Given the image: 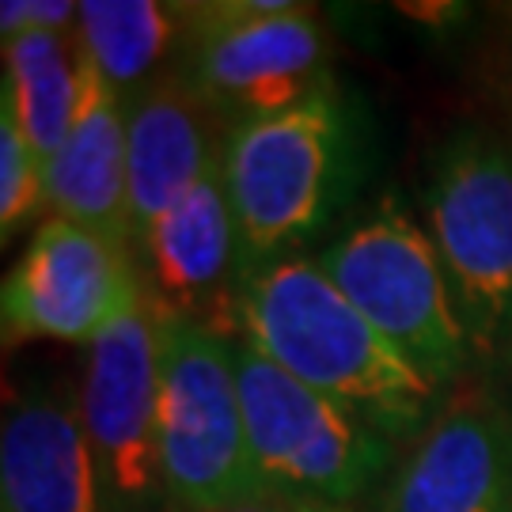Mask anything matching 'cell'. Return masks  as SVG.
I'll use <instances>...</instances> for the list:
<instances>
[{
    "instance_id": "5bb4252c",
    "label": "cell",
    "mask_w": 512,
    "mask_h": 512,
    "mask_svg": "<svg viewBox=\"0 0 512 512\" xmlns=\"http://www.w3.org/2000/svg\"><path fill=\"white\" fill-rule=\"evenodd\" d=\"M4 512H107L80 410L35 387L8 406L0 433Z\"/></svg>"
},
{
    "instance_id": "5b68a950",
    "label": "cell",
    "mask_w": 512,
    "mask_h": 512,
    "mask_svg": "<svg viewBox=\"0 0 512 512\" xmlns=\"http://www.w3.org/2000/svg\"><path fill=\"white\" fill-rule=\"evenodd\" d=\"M425 232L478 357L512 346V141L459 126L433 156Z\"/></svg>"
},
{
    "instance_id": "4fadbf2b",
    "label": "cell",
    "mask_w": 512,
    "mask_h": 512,
    "mask_svg": "<svg viewBox=\"0 0 512 512\" xmlns=\"http://www.w3.org/2000/svg\"><path fill=\"white\" fill-rule=\"evenodd\" d=\"M126 118L129 99L84 61V88L73 126L46 160V209L50 217L73 220L133 247Z\"/></svg>"
},
{
    "instance_id": "6da1fadb",
    "label": "cell",
    "mask_w": 512,
    "mask_h": 512,
    "mask_svg": "<svg viewBox=\"0 0 512 512\" xmlns=\"http://www.w3.org/2000/svg\"><path fill=\"white\" fill-rule=\"evenodd\" d=\"M236 338L391 440L418 437L444 410V391L410 365L315 258H281L247 277Z\"/></svg>"
},
{
    "instance_id": "2e32d148",
    "label": "cell",
    "mask_w": 512,
    "mask_h": 512,
    "mask_svg": "<svg viewBox=\"0 0 512 512\" xmlns=\"http://www.w3.org/2000/svg\"><path fill=\"white\" fill-rule=\"evenodd\" d=\"M186 8L156 0H84L76 46L114 92L133 99L156 80L164 57L183 46Z\"/></svg>"
},
{
    "instance_id": "8992f818",
    "label": "cell",
    "mask_w": 512,
    "mask_h": 512,
    "mask_svg": "<svg viewBox=\"0 0 512 512\" xmlns=\"http://www.w3.org/2000/svg\"><path fill=\"white\" fill-rule=\"evenodd\" d=\"M315 262L349 304L429 380L448 387L467 372L475 346L463 327L444 262L429 232L395 202L376 205L327 243Z\"/></svg>"
},
{
    "instance_id": "7c38bea8",
    "label": "cell",
    "mask_w": 512,
    "mask_h": 512,
    "mask_svg": "<svg viewBox=\"0 0 512 512\" xmlns=\"http://www.w3.org/2000/svg\"><path fill=\"white\" fill-rule=\"evenodd\" d=\"M129 220L133 251L171 205L224 156L228 126L179 69L129 99Z\"/></svg>"
},
{
    "instance_id": "277c9868",
    "label": "cell",
    "mask_w": 512,
    "mask_h": 512,
    "mask_svg": "<svg viewBox=\"0 0 512 512\" xmlns=\"http://www.w3.org/2000/svg\"><path fill=\"white\" fill-rule=\"evenodd\" d=\"M156 448L167 512H220L262 494L243 425L236 334L160 311Z\"/></svg>"
},
{
    "instance_id": "ba28073f",
    "label": "cell",
    "mask_w": 512,
    "mask_h": 512,
    "mask_svg": "<svg viewBox=\"0 0 512 512\" xmlns=\"http://www.w3.org/2000/svg\"><path fill=\"white\" fill-rule=\"evenodd\" d=\"M160 311L148 293L88 346L80 425L107 512H167L160 448Z\"/></svg>"
},
{
    "instance_id": "8fae6325",
    "label": "cell",
    "mask_w": 512,
    "mask_h": 512,
    "mask_svg": "<svg viewBox=\"0 0 512 512\" xmlns=\"http://www.w3.org/2000/svg\"><path fill=\"white\" fill-rule=\"evenodd\" d=\"M380 512H512V406L467 395L414 437Z\"/></svg>"
},
{
    "instance_id": "52a82bcc",
    "label": "cell",
    "mask_w": 512,
    "mask_h": 512,
    "mask_svg": "<svg viewBox=\"0 0 512 512\" xmlns=\"http://www.w3.org/2000/svg\"><path fill=\"white\" fill-rule=\"evenodd\" d=\"M179 73L220 114L228 133L296 107L327 76V35L315 12L281 0L186 8Z\"/></svg>"
},
{
    "instance_id": "30bf717a",
    "label": "cell",
    "mask_w": 512,
    "mask_h": 512,
    "mask_svg": "<svg viewBox=\"0 0 512 512\" xmlns=\"http://www.w3.org/2000/svg\"><path fill=\"white\" fill-rule=\"evenodd\" d=\"M137 266L148 300L164 315L220 334H228V323L236 327L247 270L224 183V156L137 239Z\"/></svg>"
},
{
    "instance_id": "9a60e30c",
    "label": "cell",
    "mask_w": 512,
    "mask_h": 512,
    "mask_svg": "<svg viewBox=\"0 0 512 512\" xmlns=\"http://www.w3.org/2000/svg\"><path fill=\"white\" fill-rule=\"evenodd\" d=\"M84 88V54L76 35L23 31L4 42V92L8 110L42 160H50L73 126Z\"/></svg>"
},
{
    "instance_id": "9c48e42d",
    "label": "cell",
    "mask_w": 512,
    "mask_h": 512,
    "mask_svg": "<svg viewBox=\"0 0 512 512\" xmlns=\"http://www.w3.org/2000/svg\"><path fill=\"white\" fill-rule=\"evenodd\" d=\"M133 255V247L84 224L46 217L4 277V346L35 338L92 346L145 296L141 266Z\"/></svg>"
},
{
    "instance_id": "ac0fdd59",
    "label": "cell",
    "mask_w": 512,
    "mask_h": 512,
    "mask_svg": "<svg viewBox=\"0 0 512 512\" xmlns=\"http://www.w3.org/2000/svg\"><path fill=\"white\" fill-rule=\"evenodd\" d=\"M80 23V4L73 0H4L0 4V35L8 38L23 31H57V35H76Z\"/></svg>"
},
{
    "instance_id": "3957f363",
    "label": "cell",
    "mask_w": 512,
    "mask_h": 512,
    "mask_svg": "<svg viewBox=\"0 0 512 512\" xmlns=\"http://www.w3.org/2000/svg\"><path fill=\"white\" fill-rule=\"evenodd\" d=\"M236 376L262 494L357 509L361 497L395 475V440L293 380L243 338H236Z\"/></svg>"
},
{
    "instance_id": "7a4b0ae2",
    "label": "cell",
    "mask_w": 512,
    "mask_h": 512,
    "mask_svg": "<svg viewBox=\"0 0 512 512\" xmlns=\"http://www.w3.org/2000/svg\"><path fill=\"white\" fill-rule=\"evenodd\" d=\"M349 167L353 122L330 80L296 107L228 133L224 183L247 277L319 236L346 194Z\"/></svg>"
},
{
    "instance_id": "d6986e66",
    "label": "cell",
    "mask_w": 512,
    "mask_h": 512,
    "mask_svg": "<svg viewBox=\"0 0 512 512\" xmlns=\"http://www.w3.org/2000/svg\"><path fill=\"white\" fill-rule=\"evenodd\" d=\"M220 512H361V509H334V505H308V501H285V497H270L258 494L243 505H232V509Z\"/></svg>"
},
{
    "instance_id": "e0dca14e",
    "label": "cell",
    "mask_w": 512,
    "mask_h": 512,
    "mask_svg": "<svg viewBox=\"0 0 512 512\" xmlns=\"http://www.w3.org/2000/svg\"><path fill=\"white\" fill-rule=\"evenodd\" d=\"M46 205V160L23 137L16 118L0 110V239L23 232V224Z\"/></svg>"
}]
</instances>
